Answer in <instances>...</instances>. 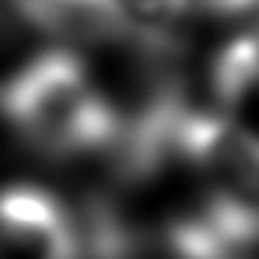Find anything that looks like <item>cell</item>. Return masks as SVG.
<instances>
[{"label":"cell","mask_w":259,"mask_h":259,"mask_svg":"<svg viewBox=\"0 0 259 259\" xmlns=\"http://www.w3.org/2000/svg\"><path fill=\"white\" fill-rule=\"evenodd\" d=\"M0 109L34 151L59 159L117 148L125 120L75 53L51 48L9 75Z\"/></svg>","instance_id":"6da1fadb"},{"label":"cell","mask_w":259,"mask_h":259,"mask_svg":"<svg viewBox=\"0 0 259 259\" xmlns=\"http://www.w3.org/2000/svg\"><path fill=\"white\" fill-rule=\"evenodd\" d=\"M164 162H184L203 192L259 220V134L223 112L187 106L179 90L162 120Z\"/></svg>","instance_id":"7a4b0ae2"},{"label":"cell","mask_w":259,"mask_h":259,"mask_svg":"<svg viewBox=\"0 0 259 259\" xmlns=\"http://www.w3.org/2000/svg\"><path fill=\"white\" fill-rule=\"evenodd\" d=\"M0 259H87L84 231L51 190L36 184L3 187Z\"/></svg>","instance_id":"3957f363"},{"label":"cell","mask_w":259,"mask_h":259,"mask_svg":"<svg viewBox=\"0 0 259 259\" xmlns=\"http://www.w3.org/2000/svg\"><path fill=\"white\" fill-rule=\"evenodd\" d=\"M23 14L45 34L78 42L137 36L125 0H20Z\"/></svg>","instance_id":"277c9868"},{"label":"cell","mask_w":259,"mask_h":259,"mask_svg":"<svg viewBox=\"0 0 259 259\" xmlns=\"http://www.w3.org/2000/svg\"><path fill=\"white\" fill-rule=\"evenodd\" d=\"M209 84L220 109H234L259 87V25L237 34L218 51Z\"/></svg>","instance_id":"5b68a950"},{"label":"cell","mask_w":259,"mask_h":259,"mask_svg":"<svg viewBox=\"0 0 259 259\" xmlns=\"http://www.w3.org/2000/svg\"><path fill=\"white\" fill-rule=\"evenodd\" d=\"M187 12H198L206 17H245V14L256 12L259 0H184Z\"/></svg>","instance_id":"8992f818"}]
</instances>
